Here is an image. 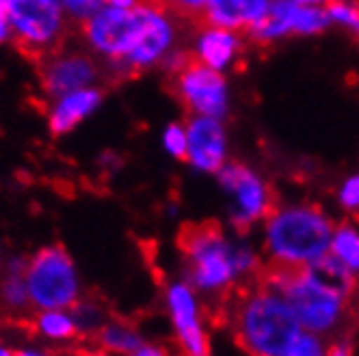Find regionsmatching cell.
I'll return each mask as SVG.
<instances>
[{"mask_svg": "<svg viewBox=\"0 0 359 356\" xmlns=\"http://www.w3.org/2000/svg\"><path fill=\"white\" fill-rule=\"evenodd\" d=\"M15 356H53L41 343H24L15 348Z\"/></svg>", "mask_w": 359, "mask_h": 356, "instance_id": "4dcf8cb0", "label": "cell"}, {"mask_svg": "<svg viewBox=\"0 0 359 356\" xmlns=\"http://www.w3.org/2000/svg\"><path fill=\"white\" fill-rule=\"evenodd\" d=\"M161 3L171 9L175 15H184V17H201L215 0H161Z\"/></svg>", "mask_w": 359, "mask_h": 356, "instance_id": "4316f807", "label": "cell"}, {"mask_svg": "<svg viewBox=\"0 0 359 356\" xmlns=\"http://www.w3.org/2000/svg\"><path fill=\"white\" fill-rule=\"evenodd\" d=\"M93 339L107 356H123L147 341L143 330L137 324L119 318H109Z\"/></svg>", "mask_w": 359, "mask_h": 356, "instance_id": "d6986e66", "label": "cell"}, {"mask_svg": "<svg viewBox=\"0 0 359 356\" xmlns=\"http://www.w3.org/2000/svg\"><path fill=\"white\" fill-rule=\"evenodd\" d=\"M163 309L182 356H210V335L203 296L184 276L171 278L165 283Z\"/></svg>", "mask_w": 359, "mask_h": 356, "instance_id": "ba28073f", "label": "cell"}, {"mask_svg": "<svg viewBox=\"0 0 359 356\" xmlns=\"http://www.w3.org/2000/svg\"><path fill=\"white\" fill-rule=\"evenodd\" d=\"M11 41H13V31L7 15V5H0V45H7Z\"/></svg>", "mask_w": 359, "mask_h": 356, "instance_id": "f546056e", "label": "cell"}, {"mask_svg": "<svg viewBox=\"0 0 359 356\" xmlns=\"http://www.w3.org/2000/svg\"><path fill=\"white\" fill-rule=\"evenodd\" d=\"M27 287L33 311L72 309L85 296L81 268L61 244H46L29 255Z\"/></svg>", "mask_w": 359, "mask_h": 356, "instance_id": "5b68a950", "label": "cell"}, {"mask_svg": "<svg viewBox=\"0 0 359 356\" xmlns=\"http://www.w3.org/2000/svg\"><path fill=\"white\" fill-rule=\"evenodd\" d=\"M182 276L203 296L219 298L262 274L264 257L243 234L229 236L217 225L189 227L180 240Z\"/></svg>", "mask_w": 359, "mask_h": 356, "instance_id": "6da1fadb", "label": "cell"}, {"mask_svg": "<svg viewBox=\"0 0 359 356\" xmlns=\"http://www.w3.org/2000/svg\"><path fill=\"white\" fill-rule=\"evenodd\" d=\"M13 43L37 59L67 41L72 22L59 0H7Z\"/></svg>", "mask_w": 359, "mask_h": 356, "instance_id": "52a82bcc", "label": "cell"}, {"mask_svg": "<svg viewBox=\"0 0 359 356\" xmlns=\"http://www.w3.org/2000/svg\"><path fill=\"white\" fill-rule=\"evenodd\" d=\"M333 227L316 206L273 208L262 222V257L275 268H310L329 252Z\"/></svg>", "mask_w": 359, "mask_h": 356, "instance_id": "277c9868", "label": "cell"}, {"mask_svg": "<svg viewBox=\"0 0 359 356\" xmlns=\"http://www.w3.org/2000/svg\"><path fill=\"white\" fill-rule=\"evenodd\" d=\"M329 255L338 259L359 281V222L346 220L333 227Z\"/></svg>", "mask_w": 359, "mask_h": 356, "instance_id": "44dd1931", "label": "cell"}, {"mask_svg": "<svg viewBox=\"0 0 359 356\" xmlns=\"http://www.w3.org/2000/svg\"><path fill=\"white\" fill-rule=\"evenodd\" d=\"M327 356H353V348H351V343L348 341H333L331 346H329V352H327Z\"/></svg>", "mask_w": 359, "mask_h": 356, "instance_id": "1f68e13d", "label": "cell"}, {"mask_svg": "<svg viewBox=\"0 0 359 356\" xmlns=\"http://www.w3.org/2000/svg\"><path fill=\"white\" fill-rule=\"evenodd\" d=\"M141 0H104V5L115 7V9H135Z\"/></svg>", "mask_w": 359, "mask_h": 356, "instance_id": "d6a6232c", "label": "cell"}, {"mask_svg": "<svg viewBox=\"0 0 359 356\" xmlns=\"http://www.w3.org/2000/svg\"><path fill=\"white\" fill-rule=\"evenodd\" d=\"M104 104V89L102 85L69 91L61 97L46 101V123L53 136H67L81 128Z\"/></svg>", "mask_w": 359, "mask_h": 356, "instance_id": "9a60e30c", "label": "cell"}, {"mask_svg": "<svg viewBox=\"0 0 359 356\" xmlns=\"http://www.w3.org/2000/svg\"><path fill=\"white\" fill-rule=\"evenodd\" d=\"M72 313L76 318V326H79L81 337H95L97 330L109 320V311L104 304L95 298H87V296H83L74 304Z\"/></svg>", "mask_w": 359, "mask_h": 356, "instance_id": "7402d4cb", "label": "cell"}, {"mask_svg": "<svg viewBox=\"0 0 359 356\" xmlns=\"http://www.w3.org/2000/svg\"><path fill=\"white\" fill-rule=\"evenodd\" d=\"M0 356H15V348H11L7 341L0 339Z\"/></svg>", "mask_w": 359, "mask_h": 356, "instance_id": "e575fe53", "label": "cell"}, {"mask_svg": "<svg viewBox=\"0 0 359 356\" xmlns=\"http://www.w3.org/2000/svg\"><path fill=\"white\" fill-rule=\"evenodd\" d=\"M338 203L346 212L359 210V173L346 177L338 190Z\"/></svg>", "mask_w": 359, "mask_h": 356, "instance_id": "83f0119b", "label": "cell"}, {"mask_svg": "<svg viewBox=\"0 0 359 356\" xmlns=\"http://www.w3.org/2000/svg\"><path fill=\"white\" fill-rule=\"evenodd\" d=\"M297 3H301V5H310V7H327V5L333 3V0H297Z\"/></svg>", "mask_w": 359, "mask_h": 356, "instance_id": "836d02e7", "label": "cell"}, {"mask_svg": "<svg viewBox=\"0 0 359 356\" xmlns=\"http://www.w3.org/2000/svg\"><path fill=\"white\" fill-rule=\"evenodd\" d=\"M123 356H171V354H169V350H167L165 346H161V343L145 341V343H141L137 350L128 352V354H123Z\"/></svg>", "mask_w": 359, "mask_h": 356, "instance_id": "f1b7e54d", "label": "cell"}, {"mask_svg": "<svg viewBox=\"0 0 359 356\" xmlns=\"http://www.w3.org/2000/svg\"><path fill=\"white\" fill-rule=\"evenodd\" d=\"M329 24L323 7L301 5L297 0H271L269 15L247 33L258 43H273L290 35H318Z\"/></svg>", "mask_w": 359, "mask_h": 356, "instance_id": "4fadbf2b", "label": "cell"}, {"mask_svg": "<svg viewBox=\"0 0 359 356\" xmlns=\"http://www.w3.org/2000/svg\"><path fill=\"white\" fill-rule=\"evenodd\" d=\"M0 5H7V0H0Z\"/></svg>", "mask_w": 359, "mask_h": 356, "instance_id": "d590c367", "label": "cell"}, {"mask_svg": "<svg viewBox=\"0 0 359 356\" xmlns=\"http://www.w3.org/2000/svg\"><path fill=\"white\" fill-rule=\"evenodd\" d=\"M59 3L65 11L67 20L74 24L76 29L104 7V0H59Z\"/></svg>", "mask_w": 359, "mask_h": 356, "instance_id": "484cf974", "label": "cell"}, {"mask_svg": "<svg viewBox=\"0 0 359 356\" xmlns=\"http://www.w3.org/2000/svg\"><path fill=\"white\" fill-rule=\"evenodd\" d=\"M173 76V93L189 115L225 119L229 113V87L221 71L197 63L193 57Z\"/></svg>", "mask_w": 359, "mask_h": 356, "instance_id": "7c38bea8", "label": "cell"}, {"mask_svg": "<svg viewBox=\"0 0 359 356\" xmlns=\"http://www.w3.org/2000/svg\"><path fill=\"white\" fill-rule=\"evenodd\" d=\"M329 22L351 31L359 39V3L355 0H333L331 5L325 7Z\"/></svg>", "mask_w": 359, "mask_h": 356, "instance_id": "cb8c5ba5", "label": "cell"}, {"mask_svg": "<svg viewBox=\"0 0 359 356\" xmlns=\"http://www.w3.org/2000/svg\"><path fill=\"white\" fill-rule=\"evenodd\" d=\"M135 11L137 31L133 48L117 69L115 78H128V76L163 67L175 50H180V29L175 13L167 9L161 0H141Z\"/></svg>", "mask_w": 359, "mask_h": 356, "instance_id": "8992f818", "label": "cell"}, {"mask_svg": "<svg viewBox=\"0 0 359 356\" xmlns=\"http://www.w3.org/2000/svg\"><path fill=\"white\" fill-rule=\"evenodd\" d=\"M219 186L227 194V218L236 234H247L273 212V194L262 177L243 162H225L217 173Z\"/></svg>", "mask_w": 359, "mask_h": 356, "instance_id": "9c48e42d", "label": "cell"}, {"mask_svg": "<svg viewBox=\"0 0 359 356\" xmlns=\"http://www.w3.org/2000/svg\"><path fill=\"white\" fill-rule=\"evenodd\" d=\"M33 333L43 343H69L79 335V326L72 309H39L31 320Z\"/></svg>", "mask_w": 359, "mask_h": 356, "instance_id": "ffe728a7", "label": "cell"}, {"mask_svg": "<svg viewBox=\"0 0 359 356\" xmlns=\"http://www.w3.org/2000/svg\"><path fill=\"white\" fill-rule=\"evenodd\" d=\"M137 31L135 9H115L104 5L79 27L81 41L89 52L104 65L107 76H117L123 59L133 48Z\"/></svg>", "mask_w": 359, "mask_h": 356, "instance_id": "8fae6325", "label": "cell"}, {"mask_svg": "<svg viewBox=\"0 0 359 356\" xmlns=\"http://www.w3.org/2000/svg\"><path fill=\"white\" fill-rule=\"evenodd\" d=\"M27 262L24 255H9L0 259V313L7 318H22L31 307L27 287Z\"/></svg>", "mask_w": 359, "mask_h": 356, "instance_id": "e0dca14e", "label": "cell"}, {"mask_svg": "<svg viewBox=\"0 0 359 356\" xmlns=\"http://www.w3.org/2000/svg\"><path fill=\"white\" fill-rule=\"evenodd\" d=\"M329 346H331V341L327 337L301 330L279 356H327Z\"/></svg>", "mask_w": 359, "mask_h": 356, "instance_id": "603a6c76", "label": "cell"}, {"mask_svg": "<svg viewBox=\"0 0 359 356\" xmlns=\"http://www.w3.org/2000/svg\"><path fill=\"white\" fill-rule=\"evenodd\" d=\"M241 48H243V41L236 31L203 24L193 39L191 57L201 65L225 73V69H229L236 63Z\"/></svg>", "mask_w": 359, "mask_h": 356, "instance_id": "2e32d148", "label": "cell"}, {"mask_svg": "<svg viewBox=\"0 0 359 356\" xmlns=\"http://www.w3.org/2000/svg\"><path fill=\"white\" fill-rule=\"evenodd\" d=\"M262 281L286 298L301 324V330L327 339L340 337L351 318L348 292L329 283L312 266L310 268H275L262 272Z\"/></svg>", "mask_w": 359, "mask_h": 356, "instance_id": "7a4b0ae2", "label": "cell"}, {"mask_svg": "<svg viewBox=\"0 0 359 356\" xmlns=\"http://www.w3.org/2000/svg\"><path fill=\"white\" fill-rule=\"evenodd\" d=\"M187 125V160L197 173L217 175L227 162V132L223 119L191 115Z\"/></svg>", "mask_w": 359, "mask_h": 356, "instance_id": "5bb4252c", "label": "cell"}, {"mask_svg": "<svg viewBox=\"0 0 359 356\" xmlns=\"http://www.w3.org/2000/svg\"><path fill=\"white\" fill-rule=\"evenodd\" d=\"M161 145L165 149V154L173 160L184 162L187 160V125L184 123H167L161 134Z\"/></svg>", "mask_w": 359, "mask_h": 356, "instance_id": "d4e9b609", "label": "cell"}, {"mask_svg": "<svg viewBox=\"0 0 359 356\" xmlns=\"http://www.w3.org/2000/svg\"><path fill=\"white\" fill-rule=\"evenodd\" d=\"M271 0H215L203 11L201 22L229 31H249L269 15Z\"/></svg>", "mask_w": 359, "mask_h": 356, "instance_id": "ac0fdd59", "label": "cell"}, {"mask_svg": "<svg viewBox=\"0 0 359 356\" xmlns=\"http://www.w3.org/2000/svg\"><path fill=\"white\" fill-rule=\"evenodd\" d=\"M0 259H3V248H0Z\"/></svg>", "mask_w": 359, "mask_h": 356, "instance_id": "8d00e7d4", "label": "cell"}, {"mask_svg": "<svg viewBox=\"0 0 359 356\" xmlns=\"http://www.w3.org/2000/svg\"><path fill=\"white\" fill-rule=\"evenodd\" d=\"M37 61H39V69H37L39 93L43 101L61 97L76 89L102 85L107 76L104 65L85 45L69 48L67 43H63Z\"/></svg>", "mask_w": 359, "mask_h": 356, "instance_id": "30bf717a", "label": "cell"}, {"mask_svg": "<svg viewBox=\"0 0 359 356\" xmlns=\"http://www.w3.org/2000/svg\"><path fill=\"white\" fill-rule=\"evenodd\" d=\"M229 326L236 343L247 356H279L301 333L290 304L277 290L249 283L238 294L229 313Z\"/></svg>", "mask_w": 359, "mask_h": 356, "instance_id": "3957f363", "label": "cell"}]
</instances>
